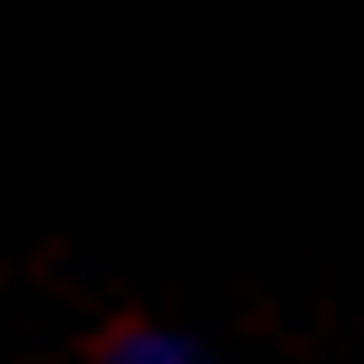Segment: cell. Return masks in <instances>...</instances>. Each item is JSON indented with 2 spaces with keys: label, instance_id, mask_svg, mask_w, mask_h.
Returning a JSON list of instances; mask_svg holds the SVG:
<instances>
[{
  "label": "cell",
  "instance_id": "cell-1",
  "mask_svg": "<svg viewBox=\"0 0 364 364\" xmlns=\"http://www.w3.org/2000/svg\"><path fill=\"white\" fill-rule=\"evenodd\" d=\"M96 364H211V355H201L192 336H173V326H125V336H106Z\"/></svg>",
  "mask_w": 364,
  "mask_h": 364
}]
</instances>
